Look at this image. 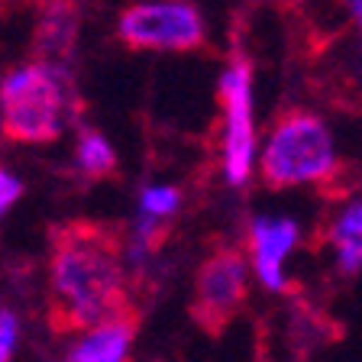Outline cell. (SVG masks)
Returning a JSON list of instances; mask_svg holds the SVG:
<instances>
[{
    "label": "cell",
    "instance_id": "obj_4",
    "mask_svg": "<svg viewBox=\"0 0 362 362\" xmlns=\"http://www.w3.org/2000/svg\"><path fill=\"white\" fill-rule=\"evenodd\" d=\"M117 39L133 52H201L207 26L191 0H143L120 13Z\"/></svg>",
    "mask_w": 362,
    "mask_h": 362
},
{
    "label": "cell",
    "instance_id": "obj_10",
    "mask_svg": "<svg viewBox=\"0 0 362 362\" xmlns=\"http://www.w3.org/2000/svg\"><path fill=\"white\" fill-rule=\"evenodd\" d=\"M327 240L337 249V262L343 272H359L362 269V201L349 204L330 226Z\"/></svg>",
    "mask_w": 362,
    "mask_h": 362
},
{
    "label": "cell",
    "instance_id": "obj_12",
    "mask_svg": "<svg viewBox=\"0 0 362 362\" xmlns=\"http://www.w3.org/2000/svg\"><path fill=\"white\" fill-rule=\"evenodd\" d=\"M178 191L175 188H149L143 191V197H139V207H143V214H162V217H172L175 207H178Z\"/></svg>",
    "mask_w": 362,
    "mask_h": 362
},
{
    "label": "cell",
    "instance_id": "obj_15",
    "mask_svg": "<svg viewBox=\"0 0 362 362\" xmlns=\"http://www.w3.org/2000/svg\"><path fill=\"white\" fill-rule=\"evenodd\" d=\"M343 7H346V13L353 16V23L359 26V33H362V0H339Z\"/></svg>",
    "mask_w": 362,
    "mask_h": 362
},
{
    "label": "cell",
    "instance_id": "obj_3",
    "mask_svg": "<svg viewBox=\"0 0 362 362\" xmlns=\"http://www.w3.org/2000/svg\"><path fill=\"white\" fill-rule=\"evenodd\" d=\"M339 162L333 152V139L327 123L310 110H285L275 120L262 156V181L269 188H294L317 185L337 175Z\"/></svg>",
    "mask_w": 362,
    "mask_h": 362
},
{
    "label": "cell",
    "instance_id": "obj_1",
    "mask_svg": "<svg viewBox=\"0 0 362 362\" xmlns=\"http://www.w3.org/2000/svg\"><path fill=\"white\" fill-rule=\"evenodd\" d=\"M133 308L123 272V230L104 220H62L49 230V330L68 337Z\"/></svg>",
    "mask_w": 362,
    "mask_h": 362
},
{
    "label": "cell",
    "instance_id": "obj_8",
    "mask_svg": "<svg viewBox=\"0 0 362 362\" xmlns=\"http://www.w3.org/2000/svg\"><path fill=\"white\" fill-rule=\"evenodd\" d=\"M81 30V13L71 0H42V13L36 23V36H33V52L39 62H65L78 42Z\"/></svg>",
    "mask_w": 362,
    "mask_h": 362
},
{
    "label": "cell",
    "instance_id": "obj_5",
    "mask_svg": "<svg viewBox=\"0 0 362 362\" xmlns=\"http://www.w3.org/2000/svg\"><path fill=\"white\" fill-rule=\"evenodd\" d=\"M246 259L233 243H217L194 275V298L188 310L207 337H223V330L240 317L246 304Z\"/></svg>",
    "mask_w": 362,
    "mask_h": 362
},
{
    "label": "cell",
    "instance_id": "obj_9",
    "mask_svg": "<svg viewBox=\"0 0 362 362\" xmlns=\"http://www.w3.org/2000/svg\"><path fill=\"white\" fill-rule=\"evenodd\" d=\"M298 243V226L291 220H256L252 223V262L259 279L272 291H285L288 281L281 275V259Z\"/></svg>",
    "mask_w": 362,
    "mask_h": 362
},
{
    "label": "cell",
    "instance_id": "obj_6",
    "mask_svg": "<svg viewBox=\"0 0 362 362\" xmlns=\"http://www.w3.org/2000/svg\"><path fill=\"white\" fill-rule=\"evenodd\" d=\"M217 104L223 107V123H226V139H223L226 178L233 185H243L249 178L252 143H256V133H252V71H249V62L243 55L220 75Z\"/></svg>",
    "mask_w": 362,
    "mask_h": 362
},
{
    "label": "cell",
    "instance_id": "obj_2",
    "mask_svg": "<svg viewBox=\"0 0 362 362\" xmlns=\"http://www.w3.org/2000/svg\"><path fill=\"white\" fill-rule=\"evenodd\" d=\"M71 81L52 62L16 68L0 84V129L10 143H55L65 123Z\"/></svg>",
    "mask_w": 362,
    "mask_h": 362
},
{
    "label": "cell",
    "instance_id": "obj_7",
    "mask_svg": "<svg viewBox=\"0 0 362 362\" xmlns=\"http://www.w3.org/2000/svg\"><path fill=\"white\" fill-rule=\"evenodd\" d=\"M136 330H139V310L133 304L123 314L84 330V339L68 353L65 362H129Z\"/></svg>",
    "mask_w": 362,
    "mask_h": 362
},
{
    "label": "cell",
    "instance_id": "obj_16",
    "mask_svg": "<svg viewBox=\"0 0 362 362\" xmlns=\"http://www.w3.org/2000/svg\"><path fill=\"white\" fill-rule=\"evenodd\" d=\"M0 10H4V0H0Z\"/></svg>",
    "mask_w": 362,
    "mask_h": 362
},
{
    "label": "cell",
    "instance_id": "obj_14",
    "mask_svg": "<svg viewBox=\"0 0 362 362\" xmlns=\"http://www.w3.org/2000/svg\"><path fill=\"white\" fill-rule=\"evenodd\" d=\"M20 194H23V185H20V178H13V175L7 172V168L0 165V217L13 207L16 201H20Z\"/></svg>",
    "mask_w": 362,
    "mask_h": 362
},
{
    "label": "cell",
    "instance_id": "obj_11",
    "mask_svg": "<svg viewBox=\"0 0 362 362\" xmlns=\"http://www.w3.org/2000/svg\"><path fill=\"white\" fill-rule=\"evenodd\" d=\"M78 168L88 181H104L117 175V156L98 129H81L78 136Z\"/></svg>",
    "mask_w": 362,
    "mask_h": 362
},
{
    "label": "cell",
    "instance_id": "obj_13",
    "mask_svg": "<svg viewBox=\"0 0 362 362\" xmlns=\"http://www.w3.org/2000/svg\"><path fill=\"white\" fill-rule=\"evenodd\" d=\"M13 346H16V317L10 308L0 304V362L13 359Z\"/></svg>",
    "mask_w": 362,
    "mask_h": 362
}]
</instances>
